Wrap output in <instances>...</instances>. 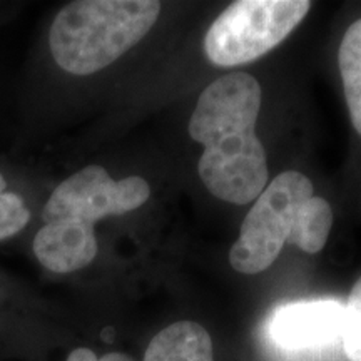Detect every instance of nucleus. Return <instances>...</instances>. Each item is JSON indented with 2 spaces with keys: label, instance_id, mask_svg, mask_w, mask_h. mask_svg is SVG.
<instances>
[{
  "label": "nucleus",
  "instance_id": "4",
  "mask_svg": "<svg viewBox=\"0 0 361 361\" xmlns=\"http://www.w3.org/2000/svg\"><path fill=\"white\" fill-rule=\"evenodd\" d=\"M308 0H239L226 7L204 37L214 66L234 67L258 61L283 42L308 16Z\"/></svg>",
  "mask_w": 361,
  "mask_h": 361
},
{
  "label": "nucleus",
  "instance_id": "12",
  "mask_svg": "<svg viewBox=\"0 0 361 361\" xmlns=\"http://www.w3.org/2000/svg\"><path fill=\"white\" fill-rule=\"evenodd\" d=\"M66 361H97V356L89 348H78L67 356Z\"/></svg>",
  "mask_w": 361,
  "mask_h": 361
},
{
  "label": "nucleus",
  "instance_id": "11",
  "mask_svg": "<svg viewBox=\"0 0 361 361\" xmlns=\"http://www.w3.org/2000/svg\"><path fill=\"white\" fill-rule=\"evenodd\" d=\"M345 313L361 322V278L355 283L353 290L350 293L348 303L345 306Z\"/></svg>",
  "mask_w": 361,
  "mask_h": 361
},
{
  "label": "nucleus",
  "instance_id": "13",
  "mask_svg": "<svg viewBox=\"0 0 361 361\" xmlns=\"http://www.w3.org/2000/svg\"><path fill=\"white\" fill-rule=\"evenodd\" d=\"M97 361H134L130 358L129 355H124V353H107L101 356V358H97Z\"/></svg>",
  "mask_w": 361,
  "mask_h": 361
},
{
  "label": "nucleus",
  "instance_id": "8",
  "mask_svg": "<svg viewBox=\"0 0 361 361\" xmlns=\"http://www.w3.org/2000/svg\"><path fill=\"white\" fill-rule=\"evenodd\" d=\"M144 361H214L213 340L200 323L178 322L152 338Z\"/></svg>",
  "mask_w": 361,
  "mask_h": 361
},
{
  "label": "nucleus",
  "instance_id": "10",
  "mask_svg": "<svg viewBox=\"0 0 361 361\" xmlns=\"http://www.w3.org/2000/svg\"><path fill=\"white\" fill-rule=\"evenodd\" d=\"M30 221L24 200L17 192L0 194V241L16 236Z\"/></svg>",
  "mask_w": 361,
  "mask_h": 361
},
{
  "label": "nucleus",
  "instance_id": "14",
  "mask_svg": "<svg viewBox=\"0 0 361 361\" xmlns=\"http://www.w3.org/2000/svg\"><path fill=\"white\" fill-rule=\"evenodd\" d=\"M6 188H7L6 178H4V176L0 174V194H2V192H6Z\"/></svg>",
  "mask_w": 361,
  "mask_h": 361
},
{
  "label": "nucleus",
  "instance_id": "9",
  "mask_svg": "<svg viewBox=\"0 0 361 361\" xmlns=\"http://www.w3.org/2000/svg\"><path fill=\"white\" fill-rule=\"evenodd\" d=\"M338 66L351 124L361 135V19L353 22L343 35L338 51Z\"/></svg>",
  "mask_w": 361,
  "mask_h": 361
},
{
  "label": "nucleus",
  "instance_id": "5",
  "mask_svg": "<svg viewBox=\"0 0 361 361\" xmlns=\"http://www.w3.org/2000/svg\"><path fill=\"white\" fill-rule=\"evenodd\" d=\"M151 196L147 180L139 176L116 180L101 166H87L62 180L45 202L44 223H75L94 228L107 216H121L141 207Z\"/></svg>",
  "mask_w": 361,
  "mask_h": 361
},
{
  "label": "nucleus",
  "instance_id": "7",
  "mask_svg": "<svg viewBox=\"0 0 361 361\" xmlns=\"http://www.w3.org/2000/svg\"><path fill=\"white\" fill-rule=\"evenodd\" d=\"M34 255L45 269L69 274L92 263L97 256L94 228L75 223H47L34 238Z\"/></svg>",
  "mask_w": 361,
  "mask_h": 361
},
{
  "label": "nucleus",
  "instance_id": "6",
  "mask_svg": "<svg viewBox=\"0 0 361 361\" xmlns=\"http://www.w3.org/2000/svg\"><path fill=\"white\" fill-rule=\"evenodd\" d=\"M345 306L338 301H305L283 306L271 322V336L283 348L323 346L341 338Z\"/></svg>",
  "mask_w": 361,
  "mask_h": 361
},
{
  "label": "nucleus",
  "instance_id": "1",
  "mask_svg": "<svg viewBox=\"0 0 361 361\" xmlns=\"http://www.w3.org/2000/svg\"><path fill=\"white\" fill-rule=\"evenodd\" d=\"M259 109L261 85L245 72L223 75L197 99L189 135L204 146L197 171L221 201L245 206L268 186V159L256 135Z\"/></svg>",
  "mask_w": 361,
  "mask_h": 361
},
{
  "label": "nucleus",
  "instance_id": "3",
  "mask_svg": "<svg viewBox=\"0 0 361 361\" xmlns=\"http://www.w3.org/2000/svg\"><path fill=\"white\" fill-rule=\"evenodd\" d=\"M161 13L157 0H78L62 7L49 47L62 71L90 75L106 69L146 37Z\"/></svg>",
  "mask_w": 361,
  "mask_h": 361
},
{
  "label": "nucleus",
  "instance_id": "2",
  "mask_svg": "<svg viewBox=\"0 0 361 361\" xmlns=\"http://www.w3.org/2000/svg\"><path fill=\"white\" fill-rule=\"evenodd\" d=\"M331 226V206L314 196L310 178L298 171H284L263 189L243 219L229 263L238 273H263L286 243L314 255L326 245Z\"/></svg>",
  "mask_w": 361,
  "mask_h": 361
}]
</instances>
